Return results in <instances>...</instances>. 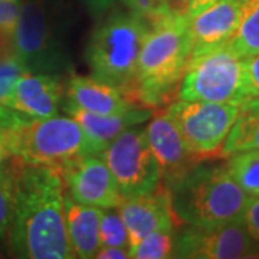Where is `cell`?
<instances>
[{
    "instance_id": "1",
    "label": "cell",
    "mask_w": 259,
    "mask_h": 259,
    "mask_svg": "<svg viewBox=\"0 0 259 259\" xmlns=\"http://www.w3.org/2000/svg\"><path fill=\"white\" fill-rule=\"evenodd\" d=\"M15 167V202L10 246L19 258L72 259L65 219V183L59 170Z\"/></svg>"
},
{
    "instance_id": "2",
    "label": "cell",
    "mask_w": 259,
    "mask_h": 259,
    "mask_svg": "<svg viewBox=\"0 0 259 259\" xmlns=\"http://www.w3.org/2000/svg\"><path fill=\"white\" fill-rule=\"evenodd\" d=\"M176 218L199 229H214L241 219L248 194L226 166H196L167 189Z\"/></svg>"
},
{
    "instance_id": "3",
    "label": "cell",
    "mask_w": 259,
    "mask_h": 259,
    "mask_svg": "<svg viewBox=\"0 0 259 259\" xmlns=\"http://www.w3.org/2000/svg\"><path fill=\"white\" fill-rule=\"evenodd\" d=\"M192 55L189 18L168 13L150 25L133 87L147 105H156L182 79Z\"/></svg>"
},
{
    "instance_id": "4",
    "label": "cell",
    "mask_w": 259,
    "mask_h": 259,
    "mask_svg": "<svg viewBox=\"0 0 259 259\" xmlns=\"http://www.w3.org/2000/svg\"><path fill=\"white\" fill-rule=\"evenodd\" d=\"M150 25L130 12H117L94 30L87 48L91 75L118 90L133 87Z\"/></svg>"
},
{
    "instance_id": "5",
    "label": "cell",
    "mask_w": 259,
    "mask_h": 259,
    "mask_svg": "<svg viewBox=\"0 0 259 259\" xmlns=\"http://www.w3.org/2000/svg\"><path fill=\"white\" fill-rule=\"evenodd\" d=\"M9 133L12 157L28 166H47L61 170L75 158L97 154L91 140L78 121L54 115L19 124Z\"/></svg>"
},
{
    "instance_id": "6",
    "label": "cell",
    "mask_w": 259,
    "mask_h": 259,
    "mask_svg": "<svg viewBox=\"0 0 259 259\" xmlns=\"http://www.w3.org/2000/svg\"><path fill=\"white\" fill-rule=\"evenodd\" d=\"M179 97L185 101L241 105L252 98L245 58L228 44L193 52L180 79Z\"/></svg>"
},
{
    "instance_id": "7",
    "label": "cell",
    "mask_w": 259,
    "mask_h": 259,
    "mask_svg": "<svg viewBox=\"0 0 259 259\" xmlns=\"http://www.w3.org/2000/svg\"><path fill=\"white\" fill-rule=\"evenodd\" d=\"M117 180L122 197L148 194L161 189L163 175L150 147L146 128L130 127L101 153Z\"/></svg>"
},
{
    "instance_id": "8",
    "label": "cell",
    "mask_w": 259,
    "mask_h": 259,
    "mask_svg": "<svg viewBox=\"0 0 259 259\" xmlns=\"http://www.w3.org/2000/svg\"><path fill=\"white\" fill-rule=\"evenodd\" d=\"M166 111L192 153L200 160L221 151L238 117L239 105L179 100Z\"/></svg>"
},
{
    "instance_id": "9",
    "label": "cell",
    "mask_w": 259,
    "mask_h": 259,
    "mask_svg": "<svg viewBox=\"0 0 259 259\" xmlns=\"http://www.w3.org/2000/svg\"><path fill=\"white\" fill-rule=\"evenodd\" d=\"M13 54L28 72L56 74L65 68L59 37L42 0H23L13 33Z\"/></svg>"
},
{
    "instance_id": "10",
    "label": "cell",
    "mask_w": 259,
    "mask_h": 259,
    "mask_svg": "<svg viewBox=\"0 0 259 259\" xmlns=\"http://www.w3.org/2000/svg\"><path fill=\"white\" fill-rule=\"evenodd\" d=\"M66 193L75 202L100 209L118 207L124 200L117 180L101 154H88L61 170Z\"/></svg>"
},
{
    "instance_id": "11",
    "label": "cell",
    "mask_w": 259,
    "mask_h": 259,
    "mask_svg": "<svg viewBox=\"0 0 259 259\" xmlns=\"http://www.w3.org/2000/svg\"><path fill=\"white\" fill-rule=\"evenodd\" d=\"M253 239L242 219L214 229L193 228L177 242V256L196 259H241L253 256Z\"/></svg>"
},
{
    "instance_id": "12",
    "label": "cell",
    "mask_w": 259,
    "mask_h": 259,
    "mask_svg": "<svg viewBox=\"0 0 259 259\" xmlns=\"http://www.w3.org/2000/svg\"><path fill=\"white\" fill-rule=\"evenodd\" d=\"M64 87L56 74L23 72L13 88L9 108L19 124L58 115Z\"/></svg>"
},
{
    "instance_id": "13",
    "label": "cell",
    "mask_w": 259,
    "mask_h": 259,
    "mask_svg": "<svg viewBox=\"0 0 259 259\" xmlns=\"http://www.w3.org/2000/svg\"><path fill=\"white\" fill-rule=\"evenodd\" d=\"M147 140L157 158L167 189L173 187L197 164L199 158L192 153L175 121L167 111L154 115L146 128Z\"/></svg>"
},
{
    "instance_id": "14",
    "label": "cell",
    "mask_w": 259,
    "mask_h": 259,
    "mask_svg": "<svg viewBox=\"0 0 259 259\" xmlns=\"http://www.w3.org/2000/svg\"><path fill=\"white\" fill-rule=\"evenodd\" d=\"M117 209L127 226L128 249L150 233L173 231L175 228L176 214L167 187L153 193L125 197Z\"/></svg>"
},
{
    "instance_id": "15",
    "label": "cell",
    "mask_w": 259,
    "mask_h": 259,
    "mask_svg": "<svg viewBox=\"0 0 259 259\" xmlns=\"http://www.w3.org/2000/svg\"><path fill=\"white\" fill-rule=\"evenodd\" d=\"M243 0H216L189 18L192 54L225 45L238 28Z\"/></svg>"
},
{
    "instance_id": "16",
    "label": "cell",
    "mask_w": 259,
    "mask_h": 259,
    "mask_svg": "<svg viewBox=\"0 0 259 259\" xmlns=\"http://www.w3.org/2000/svg\"><path fill=\"white\" fill-rule=\"evenodd\" d=\"M66 97V105L101 115L120 114L134 107L122 95L121 90L94 78L93 75H72L68 82Z\"/></svg>"
},
{
    "instance_id": "17",
    "label": "cell",
    "mask_w": 259,
    "mask_h": 259,
    "mask_svg": "<svg viewBox=\"0 0 259 259\" xmlns=\"http://www.w3.org/2000/svg\"><path fill=\"white\" fill-rule=\"evenodd\" d=\"M65 110L68 115H71L81 124L85 134L91 140L97 154H101L105 147L112 140L117 139L122 131L134 125H140L141 122L147 121L151 117L150 110L137 107H133L125 112L110 115L93 114L69 105H65Z\"/></svg>"
},
{
    "instance_id": "18",
    "label": "cell",
    "mask_w": 259,
    "mask_h": 259,
    "mask_svg": "<svg viewBox=\"0 0 259 259\" xmlns=\"http://www.w3.org/2000/svg\"><path fill=\"white\" fill-rule=\"evenodd\" d=\"M104 209L78 203L65 192V219L75 258H95L101 248L100 223Z\"/></svg>"
},
{
    "instance_id": "19",
    "label": "cell",
    "mask_w": 259,
    "mask_h": 259,
    "mask_svg": "<svg viewBox=\"0 0 259 259\" xmlns=\"http://www.w3.org/2000/svg\"><path fill=\"white\" fill-rule=\"evenodd\" d=\"M259 150V97L249 98L239 105L238 117L221 148V157L235 153Z\"/></svg>"
},
{
    "instance_id": "20",
    "label": "cell",
    "mask_w": 259,
    "mask_h": 259,
    "mask_svg": "<svg viewBox=\"0 0 259 259\" xmlns=\"http://www.w3.org/2000/svg\"><path fill=\"white\" fill-rule=\"evenodd\" d=\"M228 45L242 58L259 54V0H243L238 28Z\"/></svg>"
},
{
    "instance_id": "21",
    "label": "cell",
    "mask_w": 259,
    "mask_h": 259,
    "mask_svg": "<svg viewBox=\"0 0 259 259\" xmlns=\"http://www.w3.org/2000/svg\"><path fill=\"white\" fill-rule=\"evenodd\" d=\"M23 72H26V69L13 52L0 55V127L6 130L18 125V120L10 111L9 104L13 88Z\"/></svg>"
},
{
    "instance_id": "22",
    "label": "cell",
    "mask_w": 259,
    "mask_h": 259,
    "mask_svg": "<svg viewBox=\"0 0 259 259\" xmlns=\"http://www.w3.org/2000/svg\"><path fill=\"white\" fill-rule=\"evenodd\" d=\"M226 168L248 196H259V150L232 154L228 157Z\"/></svg>"
},
{
    "instance_id": "23",
    "label": "cell",
    "mask_w": 259,
    "mask_h": 259,
    "mask_svg": "<svg viewBox=\"0 0 259 259\" xmlns=\"http://www.w3.org/2000/svg\"><path fill=\"white\" fill-rule=\"evenodd\" d=\"M176 242L173 231H158L147 235L136 246L130 248V258L134 259H163L170 258Z\"/></svg>"
},
{
    "instance_id": "24",
    "label": "cell",
    "mask_w": 259,
    "mask_h": 259,
    "mask_svg": "<svg viewBox=\"0 0 259 259\" xmlns=\"http://www.w3.org/2000/svg\"><path fill=\"white\" fill-rule=\"evenodd\" d=\"M15 202V167L0 163V238L9 233Z\"/></svg>"
},
{
    "instance_id": "25",
    "label": "cell",
    "mask_w": 259,
    "mask_h": 259,
    "mask_svg": "<svg viewBox=\"0 0 259 259\" xmlns=\"http://www.w3.org/2000/svg\"><path fill=\"white\" fill-rule=\"evenodd\" d=\"M101 246L128 248V232L117 207L104 209L100 223Z\"/></svg>"
},
{
    "instance_id": "26",
    "label": "cell",
    "mask_w": 259,
    "mask_h": 259,
    "mask_svg": "<svg viewBox=\"0 0 259 259\" xmlns=\"http://www.w3.org/2000/svg\"><path fill=\"white\" fill-rule=\"evenodd\" d=\"M241 219L250 238L259 242V196L248 197Z\"/></svg>"
},
{
    "instance_id": "27",
    "label": "cell",
    "mask_w": 259,
    "mask_h": 259,
    "mask_svg": "<svg viewBox=\"0 0 259 259\" xmlns=\"http://www.w3.org/2000/svg\"><path fill=\"white\" fill-rule=\"evenodd\" d=\"M246 78L252 98L259 97V54L249 58H245Z\"/></svg>"
},
{
    "instance_id": "28",
    "label": "cell",
    "mask_w": 259,
    "mask_h": 259,
    "mask_svg": "<svg viewBox=\"0 0 259 259\" xmlns=\"http://www.w3.org/2000/svg\"><path fill=\"white\" fill-rule=\"evenodd\" d=\"M118 0H83V3L87 5V8L94 18L104 16L108 10L115 6Z\"/></svg>"
},
{
    "instance_id": "29",
    "label": "cell",
    "mask_w": 259,
    "mask_h": 259,
    "mask_svg": "<svg viewBox=\"0 0 259 259\" xmlns=\"http://www.w3.org/2000/svg\"><path fill=\"white\" fill-rule=\"evenodd\" d=\"M95 258L98 259H127L130 258L128 248H120V246H101Z\"/></svg>"
},
{
    "instance_id": "30",
    "label": "cell",
    "mask_w": 259,
    "mask_h": 259,
    "mask_svg": "<svg viewBox=\"0 0 259 259\" xmlns=\"http://www.w3.org/2000/svg\"><path fill=\"white\" fill-rule=\"evenodd\" d=\"M9 157H12L9 147V133L6 128L0 127V163L6 161Z\"/></svg>"
},
{
    "instance_id": "31",
    "label": "cell",
    "mask_w": 259,
    "mask_h": 259,
    "mask_svg": "<svg viewBox=\"0 0 259 259\" xmlns=\"http://www.w3.org/2000/svg\"><path fill=\"white\" fill-rule=\"evenodd\" d=\"M216 0H189V12H187L189 13V18L196 15V13H199L204 8L210 6Z\"/></svg>"
},
{
    "instance_id": "32",
    "label": "cell",
    "mask_w": 259,
    "mask_h": 259,
    "mask_svg": "<svg viewBox=\"0 0 259 259\" xmlns=\"http://www.w3.org/2000/svg\"><path fill=\"white\" fill-rule=\"evenodd\" d=\"M121 2H122V3H125V5H128V3H131L133 0H121Z\"/></svg>"
}]
</instances>
